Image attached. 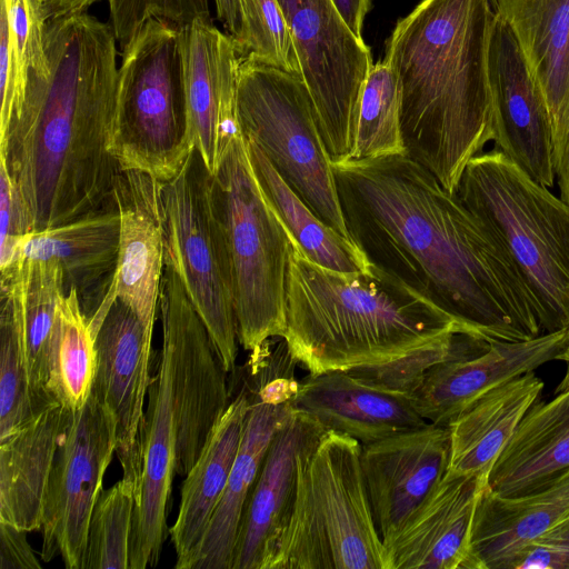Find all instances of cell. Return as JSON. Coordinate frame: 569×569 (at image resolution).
<instances>
[{
    "mask_svg": "<svg viewBox=\"0 0 569 569\" xmlns=\"http://www.w3.org/2000/svg\"><path fill=\"white\" fill-rule=\"evenodd\" d=\"M116 451L113 417L91 393L71 412L56 455L43 506L42 561L61 556L66 568L84 569L91 513Z\"/></svg>",
    "mask_w": 569,
    "mask_h": 569,
    "instance_id": "14",
    "label": "cell"
},
{
    "mask_svg": "<svg viewBox=\"0 0 569 569\" xmlns=\"http://www.w3.org/2000/svg\"><path fill=\"white\" fill-rule=\"evenodd\" d=\"M193 150L180 28L149 19L121 52L110 152L119 170H138L168 181Z\"/></svg>",
    "mask_w": 569,
    "mask_h": 569,
    "instance_id": "8",
    "label": "cell"
},
{
    "mask_svg": "<svg viewBox=\"0 0 569 569\" xmlns=\"http://www.w3.org/2000/svg\"><path fill=\"white\" fill-rule=\"evenodd\" d=\"M136 500L137 486L128 477L101 491L89 522L84 569H129Z\"/></svg>",
    "mask_w": 569,
    "mask_h": 569,
    "instance_id": "39",
    "label": "cell"
},
{
    "mask_svg": "<svg viewBox=\"0 0 569 569\" xmlns=\"http://www.w3.org/2000/svg\"><path fill=\"white\" fill-rule=\"evenodd\" d=\"M250 358L246 427L223 495L212 515L192 569H231L242 516L276 432L292 411L298 365L281 337Z\"/></svg>",
    "mask_w": 569,
    "mask_h": 569,
    "instance_id": "12",
    "label": "cell"
},
{
    "mask_svg": "<svg viewBox=\"0 0 569 569\" xmlns=\"http://www.w3.org/2000/svg\"><path fill=\"white\" fill-rule=\"evenodd\" d=\"M555 171L560 198L569 203V117L555 141Z\"/></svg>",
    "mask_w": 569,
    "mask_h": 569,
    "instance_id": "45",
    "label": "cell"
},
{
    "mask_svg": "<svg viewBox=\"0 0 569 569\" xmlns=\"http://www.w3.org/2000/svg\"><path fill=\"white\" fill-rule=\"evenodd\" d=\"M267 569H386L358 440L327 430L302 447L295 501Z\"/></svg>",
    "mask_w": 569,
    "mask_h": 569,
    "instance_id": "5",
    "label": "cell"
},
{
    "mask_svg": "<svg viewBox=\"0 0 569 569\" xmlns=\"http://www.w3.org/2000/svg\"><path fill=\"white\" fill-rule=\"evenodd\" d=\"M567 330L529 340L491 341L480 355L436 366L411 396L428 422L448 427L468 406L491 389L557 360Z\"/></svg>",
    "mask_w": 569,
    "mask_h": 569,
    "instance_id": "20",
    "label": "cell"
},
{
    "mask_svg": "<svg viewBox=\"0 0 569 569\" xmlns=\"http://www.w3.org/2000/svg\"><path fill=\"white\" fill-rule=\"evenodd\" d=\"M120 221L116 206H108L68 222L32 231L23 239L19 261H56L64 291L74 289L90 321L111 286L118 261Z\"/></svg>",
    "mask_w": 569,
    "mask_h": 569,
    "instance_id": "25",
    "label": "cell"
},
{
    "mask_svg": "<svg viewBox=\"0 0 569 569\" xmlns=\"http://www.w3.org/2000/svg\"><path fill=\"white\" fill-rule=\"evenodd\" d=\"M489 0H422L386 43L400 97L405 153L456 193L467 163L495 140Z\"/></svg>",
    "mask_w": 569,
    "mask_h": 569,
    "instance_id": "3",
    "label": "cell"
},
{
    "mask_svg": "<svg viewBox=\"0 0 569 569\" xmlns=\"http://www.w3.org/2000/svg\"><path fill=\"white\" fill-rule=\"evenodd\" d=\"M38 0H0V137L20 112L30 67L44 53Z\"/></svg>",
    "mask_w": 569,
    "mask_h": 569,
    "instance_id": "36",
    "label": "cell"
},
{
    "mask_svg": "<svg viewBox=\"0 0 569 569\" xmlns=\"http://www.w3.org/2000/svg\"><path fill=\"white\" fill-rule=\"evenodd\" d=\"M451 330L471 335L372 266L363 272L328 269L293 242L282 338L309 373L387 363Z\"/></svg>",
    "mask_w": 569,
    "mask_h": 569,
    "instance_id": "4",
    "label": "cell"
},
{
    "mask_svg": "<svg viewBox=\"0 0 569 569\" xmlns=\"http://www.w3.org/2000/svg\"><path fill=\"white\" fill-rule=\"evenodd\" d=\"M162 342L170 352L177 430L176 472L186 476L226 411V373L209 331L176 272L167 264L159 303Z\"/></svg>",
    "mask_w": 569,
    "mask_h": 569,
    "instance_id": "13",
    "label": "cell"
},
{
    "mask_svg": "<svg viewBox=\"0 0 569 569\" xmlns=\"http://www.w3.org/2000/svg\"><path fill=\"white\" fill-rule=\"evenodd\" d=\"M487 485L447 470L385 546L386 569H467L473 515Z\"/></svg>",
    "mask_w": 569,
    "mask_h": 569,
    "instance_id": "22",
    "label": "cell"
},
{
    "mask_svg": "<svg viewBox=\"0 0 569 569\" xmlns=\"http://www.w3.org/2000/svg\"><path fill=\"white\" fill-rule=\"evenodd\" d=\"M498 0H489L491 8L495 10Z\"/></svg>",
    "mask_w": 569,
    "mask_h": 569,
    "instance_id": "50",
    "label": "cell"
},
{
    "mask_svg": "<svg viewBox=\"0 0 569 569\" xmlns=\"http://www.w3.org/2000/svg\"><path fill=\"white\" fill-rule=\"evenodd\" d=\"M493 147L535 181L556 182L555 134L545 97L509 24L495 13L488 43Z\"/></svg>",
    "mask_w": 569,
    "mask_h": 569,
    "instance_id": "16",
    "label": "cell"
},
{
    "mask_svg": "<svg viewBox=\"0 0 569 569\" xmlns=\"http://www.w3.org/2000/svg\"><path fill=\"white\" fill-rule=\"evenodd\" d=\"M456 194L498 233L542 315L543 333L569 328V203L497 148L466 166Z\"/></svg>",
    "mask_w": 569,
    "mask_h": 569,
    "instance_id": "7",
    "label": "cell"
},
{
    "mask_svg": "<svg viewBox=\"0 0 569 569\" xmlns=\"http://www.w3.org/2000/svg\"><path fill=\"white\" fill-rule=\"evenodd\" d=\"M237 109L244 139L326 224L350 239L333 164L301 74L240 57Z\"/></svg>",
    "mask_w": 569,
    "mask_h": 569,
    "instance_id": "9",
    "label": "cell"
},
{
    "mask_svg": "<svg viewBox=\"0 0 569 569\" xmlns=\"http://www.w3.org/2000/svg\"><path fill=\"white\" fill-rule=\"evenodd\" d=\"M161 182L138 170H120L117 174L112 198L120 221L118 261L109 291L94 316L120 298L147 326H154L164 270Z\"/></svg>",
    "mask_w": 569,
    "mask_h": 569,
    "instance_id": "19",
    "label": "cell"
},
{
    "mask_svg": "<svg viewBox=\"0 0 569 569\" xmlns=\"http://www.w3.org/2000/svg\"><path fill=\"white\" fill-rule=\"evenodd\" d=\"M326 431L292 409L276 432L242 516L231 569H267L295 501L299 452Z\"/></svg>",
    "mask_w": 569,
    "mask_h": 569,
    "instance_id": "23",
    "label": "cell"
},
{
    "mask_svg": "<svg viewBox=\"0 0 569 569\" xmlns=\"http://www.w3.org/2000/svg\"><path fill=\"white\" fill-rule=\"evenodd\" d=\"M153 327L120 298L111 300L96 331V373L91 393L116 422V455L123 477L141 480V429L151 382Z\"/></svg>",
    "mask_w": 569,
    "mask_h": 569,
    "instance_id": "15",
    "label": "cell"
},
{
    "mask_svg": "<svg viewBox=\"0 0 569 569\" xmlns=\"http://www.w3.org/2000/svg\"><path fill=\"white\" fill-rule=\"evenodd\" d=\"M290 28L332 164L352 159L370 48L345 24L331 0H277Z\"/></svg>",
    "mask_w": 569,
    "mask_h": 569,
    "instance_id": "11",
    "label": "cell"
},
{
    "mask_svg": "<svg viewBox=\"0 0 569 569\" xmlns=\"http://www.w3.org/2000/svg\"><path fill=\"white\" fill-rule=\"evenodd\" d=\"M164 264L180 279L227 372L236 367L238 329L228 260L211 201V173L194 149L161 182Z\"/></svg>",
    "mask_w": 569,
    "mask_h": 569,
    "instance_id": "10",
    "label": "cell"
},
{
    "mask_svg": "<svg viewBox=\"0 0 569 569\" xmlns=\"http://www.w3.org/2000/svg\"><path fill=\"white\" fill-rule=\"evenodd\" d=\"M46 20L88 11L100 0H38Z\"/></svg>",
    "mask_w": 569,
    "mask_h": 569,
    "instance_id": "48",
    "label": "cell"
},
{
    "mask_svg": "<svg viewBox=\"0 0 569 569\" xmlns=\"http://www.w3.org/2000/svg\"><path fill=\"white\" fill-rule=\"evenodd\" d=\"M140 441L142 472L133 516L129 569L154 567L167 536L166 515L176 472L177 430L171 359L164 342L148 390Z\"/></svg>",
    "mask_w": 569,
    "mask_h": 569,
    "instance_id": "21",
    "label": "cell"
},
{
    "mask_svg": "<svg viewBox=\"0 0 569 569\" xmlns=\"http://www.w3.org/2000/svg\"><path fill=\"white\" fill-rule=\"evenodd\" d=\"M71 410L56 402L0 439V521L41 529L44 498Z\"/></svg>",
    "mask_w": 569,
    "mask_h": 569,
    "instance_id": "27",
    "label": "cell"
},
{
    "mask_svg": "<svg viewBox=\"0 0 569 569\" xmlns=\"http://www.w3.org/2000/svg\"><path fill=\"white\" fill-rule=\"evenodd\" d=\"M495 11L519 42L556 141L569 117V0H498Z\"/></svg>",
    "mask_w": 569,
    "mask_h": 569,
    "instance_id": "31",
    "label": "cell"
},
{
    "mask_svg": "<svg viewBox=\"0 0 569 569\" xmlns=\"http://www.w3.org/2000/svg\"><path fill=\"white\" fill-rule=\"evenodd\" d=\"M348 29L362 39L363 21L371 8V0H331Z\"/></svg>",
    "mask_w": 569,
    "mask_h": 569,
    "instance_id": "46",
    "label": "cell"
},
{
    "mask_svg": "<svg viewBox=\"0 0 569 569\" xmlns=\"http://www.w3.org/2000/svg\"><path fill=\"white\" fill-rule=\"evenodd\" d=\"M246 142L264 197L302 253L328 269L368 271L371 266L356 244L326 224L282 180L260 149L247 139Z\"/></svg>",
    "mask_w": 569,
    "mask_h": 569,
    "instance_id": "32",
    "label": "cell"
},
{
    "mask_svg": "<svg viewBox=\"0 0 569 569\" xmlns=\"http://www.w3.org/2000/svg\"><path fill=\"white\" fill-rule=\"evenodd\" d=\"M247 382L211 430L181 488L178 517L169 533L177 569H192L212 515L223 495L249 411Z\"/></svg>",
    "mask_w": 569,
    "mask_h": 569,
    "instance_id": "28",
    "label": "cell"
},
{
    "mask_svg": "<svg viewBox=\"0 0 569 569\" xmlns=\"http://www.w3.org/2000/svg\"><path fill=\"white\" fill-rule=\"evenodd\" d=\"M43 44L0 138L31 232L112 206L120 171L110 152L119 88L111 24L88 11L50 19Z\"/></svg>",
    "mask_w": 569,
    "mask_h": 569,
    "instance_id": "2",
    "label": "cell"
},
{
    "mask_svg": "<svg viewBox=\"0 0 569 569\" xmlns=\"http://www.w3.org/2000/svg\"><path fill=\"white\" fill-rule=\"evenodd\" d=\"M543 387L535 371H529L491 389L468 406L448 426V470L488 481L493 465Z\"/></svg>",
    "mask_w": 569,
    "mask_h": 569,
    "instance_id": "30",
    "label": "cell"
},
{
    "mask_svg": "<svg viewBox=\"0 0 569 569\" xmlns=\"http://www.w3.org/2000/svg\"><path fill=\"white\" fill-rule=\"evenodd\" d=\"M27 533L23 529L0 521V569L41 568Z\"/></svg>",
    "mask_w": 569,
    "mask_h": 569,
    "instance_id": "44",
    "label": "cell"
},
{
    "mask_svg": "<svg viewBox=\"0 0 569 569\" xmlns=\"http://www.w3.org/2000/svg\"><path fill=\"white\" fill-rule=\"evenodd\" d=\"M567 336H569V328L567 329Z\"/></svg>",
    "mask_w": 569,
    "mask_h": 569,
    "instance_id": "51",
    "label": "cell"
},
{
    "mask_svg": "<svg viewBox=\"0 0 569 569\" xmlns=\"http://www.w3.org/2000/svg\"><path fill=\"white\" fill-rule=\"evenodd\" d=\"M0 292L1 439L43 409L30 385L17 266L1 271Z\"/></svg>",
    "mask_w": 569,
    "mask_h": 569,
    "instance_id": "34",
    "label": "cell"
},
{
    "mask_svg": "<svg viewBox=\"0 0 569 569\" xmlns=\"http://www.w3.org/2000/svg\"><path fill=\"white\" fill-rule=\"evenodd\" d=\"M110 24L120 52L149 19L183 28L194 20H211L208 0H107Z\"/></svg>",
    "mask_w": 569,
    "mask_h": 569,
    "instance_id": "41",
    "label": "cell"
},
{
    "mask_svg": "<svg viewBox=\"0 0 569 569\" xmlns=\"http://www.w3.org/2000/svg\"><path fill=\"white\" fill-rule=\"evenodd\" d=\"M449 460V428L433 423L361 445L363 477L383 546L443 478Z\"/></svg>",
    "mask_w": 569,
    "mask_h": 569,
    "instance_id": "18",
    "label": "cell"
},
{
    "mask_svg": "<svg viewBox=\"0 0 569 569\" xmlns=\"http://www.w3.org/2000/svg\"><path fill=\"white\" fill-rule=\"evenodd\" d=\"M569 468V387L536 401L493 465L489 488L517 497L541 488Z\"/></svg>",
    "mask_w": 569,
    "mask_h": 569,
    "instance_id": "29",
    "label": "cell"
},
{
    "mask_svg": "<svg viewBox=\"0 0 569 569\" xmlns=\"http://www.w3.org/2000/svg\"><path fill=\"white\" fill-rule=\"evenodd\" d=\"M569 516V468L531 492L503 497L485 486L470 536L467 569H513L520 553Z\"/></svg>",
    "mask_w": 569,
    "mask_h": 569,
    "instance_id": "26",
    "label": "cell"
},
{
    "mask_svg": "<svg viewBox=\"0 0 569 569\" xmlns=\"http://www.w3.org/2000/svg\"><path fill=\"white\" fill-rule=\"evenodd\" d=\"M30 232L22 201L6 162L0 159V271L19 262L21 243Z\"/></svg>",
    "mask_w": 569,
    "mask_h": 569,
    "instance_id": "42",
    "label": "cell"
},
{
    "mask_svg": "<svg viewBox=\"0 0 569 569\" xmlns=\"http://www.w3.org/2000/svg\"><path fill=\"white\" fill-rule=\"evenodd\" d=\"M188 126L194 149L213 173L241 130L237 91L240 54L212 20L180 28Z\"/></svg>",
    "mask_w": 569,
    "mask_h": 569,
    "instance_id": "17",
    "label": "cell"
},
{
    "mask_svg": "<svg viewBox=\"0 0 569 569\" xmlns=\"http://www.w3.org/2000/svg\"><path fill=\"white\" fill-rule=\"evenodd\" d=\"M17 269L30 385L38 405L44 409L57 402L49 383L53 327L59 300L66 295L63 277L53 260L22 259Z\"/></svg>",
    "mask_w": 569,
    "mask_h": 569,
    "instance_id": "33",
    "label": "cell"
},
{
    "mask_svg": "<svg viewBox=\"0 0 569 569\" xmlns=\"http://www.w3.org/2000/svg\"><path fill=\"white\" fill-rule=\"evenodd\" d=\"M557 360H562L568 363V369L561 382L558 385L556 392L562 391L569 387V336L566 335V345L562 351L559 353Z\"/></svg>",
    "mask_w": 569,
    "mask_h": 569,
    "instance_id": "49",
    "label": "cell"
},
{
    "mask_svg": "<svg viewBox=\"0 0 569 569\" xmlns=\"http://www.w3.org/2000/svg\"><path fill=\"white\" fill-rule=\"evenodd\" d=\"M96 363L94 333L71 289L59 300L52 333L49 391L53 399L73 412L81 409L91 395Z\"/></svg>",
    "mask_w": 569,
    "mask_h": 569,
    "instance_id": "35",
    "label": "cell"
},
{
    "mask_svg": "<svg viewBox=\"0 0 569 569\" xmlns=\"http://www.w3.org/2000/svg\"><path fill=\"white\" fill-rule=\"evenodd\" d=\"M397 153H405L399 89L391 68L382 60L372 64L361 91L351 160Z\"/></svg>",
    "mask_w": 569,
    "mask_h": 569,
    "instance_id": "37",
    "label": "cell"
},
{
    "mask_svg": "<svg viewBox=\"0 0 569 569\" xmlns=\"http://www.w3.org/2000/svg\"><path fill=\"white\" fill-rule=\"evenodd\" d=\"M216 14L226 33L237 41L241 33L242 13L240 0H213Z\"/></svg>",
    "mask_w": 569,
    "mask_h": 569,
    "instance_id": "47",
    "label": "cell"
},
{
    "mask_svg": "<svg viewBox=\"0 0 569 569\" xmlns=\"http://www.w3.org/2000/svg\"><path fill=\"white\" fill-rule=\"evenodd\" d=\"M292 407L361 445L430 423L409 397L366 383L347 370L309 373L298 381Z\"/></svg>",
    "mask_w": 569,
    "mask_h": 569,
    "instance_id": "24",
    "label": "cell"
},
{
    "mask_svg": "<svg viewBox=\"0 0 569 569\" xmlns=\"http://www.w3.org/2000/svg\"><path fill=\"white\" fill-rule=\"evenodd\" d=\"M513 569H569V516L537 537Z\"/></svg>",
    "mask_w": 569,
    "mask_h": 569,
    "instance_id": "43",
    "label": "cell"
},
{
    "mask_svg": "<svg viewBox=\"0 0 569 569\" xmlns=\"http://www.w3.org/2000/svg\"><path fill=\"white\" fill-rule=\"evenodd\" d=\"M211 201L231 276L238 340L257 355L284 333L293 241L261 190L241 132L211 173Z\"/></svg>",
    "mask_w": 569,
    "mask_h": 569,
    "instance_id": "6",
    "label": "cell"
},
{
    "mask_svg": "<svg viewBox=\"0 0 569 569\" xmlns=\"http://www.w3.org/2000/svg\"><path fill=\"white\" fill-rule=\"evenodd\" d=\"M489 345L490 342L467 332L451 330L390 362L347 371L366 383L411 399L436 366L480 355Z\"/></svg>",
    "mask_w": 569,
    "mask_h": 569,
    "instance_id": "38",
    "label": "cell"
},
{
    "mask_svg": "<svg viewBox=\"0 0 569 569\" xmlns=\"http://www.w3.org/2000/svg\"><path fill=\"white\" fill-rule=\"evenodd\" d=\"M240 1L242 27L234 41L240 57L301 74L292 34L278 1Z\"/></svg>",
    "mask_w": 569,
    "mask_h": 569,
    "instance_id": "40",
    "label": "cell"
},
{
    "mask_svg": "<svg viewBox=\"0 0 569 569\" xmlns=\"http://www.w3.org/2000/svg\"><path fill=\"white\" fill-rule=\"evenodd\" d=\"M350 240L373 268L488 342L543 335L498 233L406 153L333 164Z\"/></svg>",
    "mask_w": 569,
    "mask_h": 569,
    "instance_id": "1",
    "label": "cell"
}]
</instances>
